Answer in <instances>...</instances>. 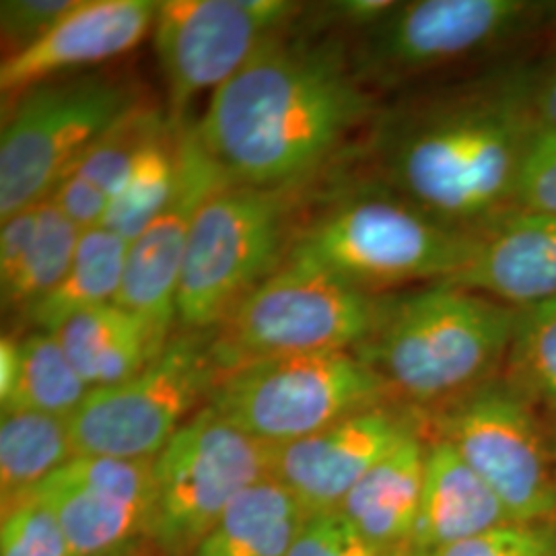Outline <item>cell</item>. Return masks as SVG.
I'll list each match as a JSON object with an SVG mask.
<instances>
[{
  "mask_svg": "<svg viewBox=\"0 0 556 556\" xmlns=\"http://www.w3.org/2000/svg\"><path fill=\"white\" fill-rule=\"evenodd\" d=\"M153 459L75 456L27 495L56 516L71 556L110 555L147 532Z\"/></svg>",
  "mask_w": 556,
  "mask_h": 556,
  "instance_id": "2e32d148",
  "label": "cell"
},
{
  "mask_svg": "<svg viewBox=\"0 0 556 556\" xmlns=\"http://www.w3.org/2000/svg\"><path fill=\"white\" fill-rule=\"evenodd\" d=\"M374 116L344 31L318 23L305 4L211 93L197 132L231 181L299 188L321 179Z\"/></svg>",
  "mask_w": 556,
  "mask_h": 556,
  "instance_id": "6da1fadb",
  "label": "cell"
},
{
  "mask_svg": "<svg viewBox=\"0 0 556 556\" xmlns=\"http://www.w3.org/2000/svg\"><path fill=\"white\" fill-rule=\"evenodd\" d=\"M75 454L66 418L11 413L0 422L2 505L25 497Z\"/></svg>",
  "mask_w": 556,
  "mask_h": 556,
  "instance_id": "cb8c5ba5",
  "label": "cell"
},
{
  "mask_svg": "<svg viewBox=\"0 0 556 556\" xmlns=\"http://www.w3.org/2000/svg\"><path fill=\"white\" fill-rule=\"evenodd\" d=\"M128 553L122 548V551H116V553H110V555H101V556H126Z\"/></svg>",
  "mask_w": 556,
  "mask_h": 556,
  "instance_id": "74e56055",
  "label": "cell"
},
{
  "mask_svg": "<svg viewBox=\"0 0 556 556\" xmlns=\"http://www.w3.org/2000/svg\"><path fill=\"white\" fill-rule=\"evenodd\" d=\"M312 186L229 181L197 215L178 289L176 332H211L289 260Z\"/></svg>",
  "mask_w": 556,
  "mask_h": 556,
  "instance_id": "5b68a950",
  "label": "cell"
},
{
  "mask_svg": "<svg viewBox=\"0 0 556 556\" xmlns=\"http://www.w3.org/2000/svg\"><path fill=\"white\" fill-rule=\"evenodd\" d=\"M507 521H516L497 493L478 477L456 450L429 435L425 480L410 556L480 536Z\"/></svg>",
  "mask_w": 556,
  "mask_h": 556,
  "instance_id": "d6986e66",
  "label": "cell"
},
{
  "mask_svg": "<svg viewBox=\"0 0 556 556\" xmlns=\"http://www.w3.org/2000/svg\"><path fill=\"white\" fill-rule=\"evenodd\" d=\"M532 0H410L367 27L351 43L358 79L396 85L475 59L516 40L555 13Z\"/></svg>",
  "mask_w": 556,
  "mask_h": 556,
  "instance_id": "8fae6325",
  "label": "cell"
},
{
  "mask_svg": "<svg viewBox=\"0 0 556 556\" xmlns=\"http://www.w3.org/2000/svg\"><path fill=\"white\" fill-rule=\"evenodd\" d=\"M386 402H397L388 383L353 351H338L227 371L206 404L245 435L285 445Z\"/></svg>",
  "mask_w": 556,
  "mask_h": 556,
  "instance_id": "ba28073f",
  "label": "cell"
},
{
  "mask_svg": "<svg viewBox=\"0 0 556 556\" xmlns=\"http://www.w3.org/2000/svg\"><path fill=\"white\" fill-rule=\"evenodd\" d=\"M445 282L514 309L556 299V217L514 211L480 229L470 258Z\"/></svg>",
  "mask_w": 556,
  "mask_h": 556,
  "instance_id": "ac0fdd59",
  "label": "cell"
},
{
  "mask_svg": "<svg viewBox=\"0 0 556 556\" xmlns=\"http://www.w3.org/2000/svg\"><path fill=\"white\" fill-rule=\"evenodd\" d=\"M538 122L536 71L501 66L381 112L371 149L386 188L480 231L516 211L517 172Z\"/></svg>",
  "mask_w": 556,
  "mask_h": 556,
  "instance_id": "7a4b0ae2",
  "label": "cell"
},
{
  "mask_svg": "<svg viewBox=\"0 0 556 556\" xmlns=\"http://www.w3.org/2000/svg\"><path fill=\"white\" fill-rule=\"evenodd\" d=\"M155 0H79L38 43L0 64V91L13 100L41 80L119 59L153 34Z\"/></svg>",
  "mask_w": 556,
  "mask_h": 556,
  "instance_id": "e0dca14e",
  "label": "cell"
},
{
  "mask_svg": "<svg viewBox=\"0 0 556 556\" xmlns=\"http://www.w3.org/2000/svg\"><path fill=\"white\" fill-rule=\"evenodd\" d=\"M181 128L174 124L153 140L112 194L101 227L132 243L172 199L179 169Z\"/></svg>",
  "mask_w": 556,
  "mask_h": 556,
  "instance_id": "d4e9b609",
  "label": "cell"
},
{
  "mask_svg": "<svg viewBox=\"0 0 556 556\" xmlns=\"http://www.w3.org/2000/svg\"><path fill=\"white\" fill-rule=\"evenodd\" d=\"M128 245V241L103 227L85 231L66 277L34 307L25 324L54 334L80 312L114 303L124 278Z\"/></svg>",
  "mask_w": 556,
  "mask_h": 556,
  "instance_id": "603a6c76",
  "label": "cell"
},
{
  "mask_svg": "<svg viewBox=\"0 0 556 556\" xmlns=\"http://www.w3.org/2000/svg\"><path fill=\"white\" fill-rule=\"evenodd\" d=\"M427 415L516 521H556V456L532 408L501 378Z\"/></svg>",
  "mask_w": 556,
  "mask_h": 556,
  "instance_id": "7c38bea8",
  "label": "cell"
},
{
  "mask_svg": "<svg viewBox=\"0 0 556 556\" xmlns=\"http://www.w3.org/2000/svg\"><path fill=\"white\" fill-rule=\"evenodd\" d=\"M305 4L287 0H163L153 46L176 128L204 91H217L268 38L289 27Z\"/></svg>",
  "mask_w": 556,
  "mask_h": 556,
  "instance_id": "4fadbf2b",
  "label": "cell"
},
{
  "mask_svg": "<svg viewBox=\"0 0 556 556\" xmlns=\"http://www.w3.org/2000/svg\"><path fill=\"white\" fill-rule=\"evenodd\" d=\"M501 379L538 413L556 417V299L517 309Z\"/></svg>",
  "mask_w": 556,
  "mask_h": 556,
  "instance_id": "83f0119b",
  "label": "cell"
},
{
  "mask_svg": "<svg viewBox=\"0 0 556 556\" xmlns=\"http://www.w3.org/2000/svg\"><path fill=\"white\" fill-rule=\"evenodd\" d=\"M425 429L427 415L402 402L365 408L309 438L273 445L270 478L307 516L332 511L383 457Z\"/></svg>",
  "mask_w": 556,
  "mask_h": 556,
  "instance_id": "9a60e30c",
  "label": "cell"
},
{
  "mask_svg": "<svg viewBox=\"0 0 556 556\" xmlns=\"http://www.w3.org/2000/svg\"><path fill=\"white\" fill-rule=\"evenodd\" d=\"M231 179L200 142L197 124L181 128L179 169L172 199L128 245L116 305L149 328L161 351L178 328V289L188 241L202 204Z\"/></svg>",
  "mask_w": 556,
  "mask_h": 556,
  "instance_id": "5bb4252c",
  "label": "cell"
},
{
  "mask_svg": "<svg viewBox=\"0 0 556 556\" xmlns=\"http://www.w3.org/2000/svg\"><path fill=\"white\" fill-rule=\"evenodd\" d=\"M289 556H410L363 536L338 509L305 517Z\"/></svg>",
  "mask_w": 556,
  "mask_h": 556,
  "instance_id": "d6a6232c",
  "label": "cell"
},
{
  "mask_svg": "<svg viewBox=\"0 0 556 556\" xmlns=\"http://www.w3.org/2000/svg\"><path fill=\"white\" fill-rule=\"evenodd\" d=\"M383 301L289 258L211 330L213 361L223 376L270 358L355 353L376 330Z\"/></svg>",
  "mask_w": 556,
  "mask_h": 556,
  "instance_id": "8992f818",
  "label": "cell"
},
{
  "mask_svg": "<svg viewBox=\"0 0 556 556\" xmlns=\"http://www.w3.org/2000/svg\"><path fill=\"white\" fill-rule=\"evenodd\" d=\"M54 337L91 390L137 376L161 353L142 319L116 303L80 312Z\"/></svg>",
  "mask_w": 556,
  "mask_h": 556,
  "instance_id": "44dd1931",
  "label": "cell"
},
{
  "mask_svg": "<svg viewBox=\"0 0 556 556\" xmlns=\"http://www.w3.org/2000/svg\"><path fill=\"white\" fill-rule=\"evenodd\" d=\"M514 208L556 217V128L538 122L519 165Z\"/></svg>",
  "mask_w": 556,
  "mask_h": 556,
  "instance_id": "4dcf8cb0",
  "label": "cell"
},
{
  "mask_svg": "<svg viewBox=\"0 0 556 556\" xmlns=\"http://www.w3.org/2000/svg\"><path fill=\"white\" fill-rule=\"evenodd\" d=\"M91 392L59 338L34 330L21 340V376L2 415L41 413L68 418Z\"/></svg>",
  "mask_w": 556,
  "mask_h": 556,
  "instance_id": "484cf974",
  "label": "cell"
},
{
  "mask_svg": "<svg viewBox=\"0 0 556 556\" xmlns=\"http://www.w3.org/2000/svg\"><path fill=\"white\" fill-rule=\"evenodd\" d=\"M21 376V342L13 337L0 340V404L11 402Z\"/></svg>",
  "mask_w": 556,
  "mask_h": 556,
  "instance_id": "d590c367",
  "label": "cell"
},
{
  "mask_svg": "<svg viewBox=\"0 0 556 556\" xmlns=\"http://www.w3.org/2000/svg\"><path fill=\"white\" fill-rule=\"evenodd\" d=\"M427 556H556V521H507Z\"/></svg>",
  "mask_w": 556,
  "mask_h": 556,
  "instance_id": "1f68e13d",
  "label": "cell"
},
{
  "mask_svg": "<svg viewBox=\"0 0 556 556\" xmlns=\"http://www.w3.org/2000/svg\"><path fill=\"white\" fill-rule=\"evenodd\" d=\"M538 118L556 128V54L536 71Z\"/></svg>",
  "mask_w": 556,
  "mask_h": 556,
  "instance_id": "8d00e7d4",
  "label": "cell"
},
{
  "mask_svg": "<svg viewBox=\"0 0 556 556\" xmlns=\"http://www.w3.org/2000/svg\"><path fill=\"white\" fill-rule=\"evenodd\" d=\"M477 236L386 186H334L314 206L307 202L289 258L312 262L363 293L390 295L456 277Z\"/></svg>",
  "mask_w": 556,
  "mask_h": 556,
  "instance_id": "277c9868",
  "label": "cell"
},
{
  "mask_svg": "<svg viewBox=\"0 0 556 556\" xmlns=\"http://www.w3.org/2000/svg\"><path fill=\"white\" fill-rule=\"evenodd\" d=\"M219 378L211 332H176L142 371L93 388L66 418L77 456L153 459L208 402Z\"/></svg>",
  "mask_w": 556,
  "mask_h": 556,
  "instance_id": "9c48e42d",
  "label": "cell"
},
{
  "mask_svg": "<svg viewBox=\"0 0 556 556\" xmlns=\"http://www.w3.org/2000/svg\"><path fill=\"white\" fill-rule=\"evenodd\" d=\"M273 445L245 435L204 404L153 459L155 495L144 536L188 556L236 498L270 478Z\"/></svg>",
  "mask_w": 556,
  "mask_h": 556,
  "instance_id": "30bf717a",
  "label": "cell"
},
{
  "mask_svg": "<svg viewBox=\"0 0 556 556\" xmlns=\"http://www.w3.org/2000/svg\"><path fill=\"white\" fill-rule=\"evenodd\" d=\"M429 429L402 441L358 480L338 511L379 546L410 555L417 526Z\"/></svg>",
  "mask_w": 556,
  "mask_h": 556,
  "instance_id": "ffe728a7",
  "label": "cell"
},
{
  "mask_svg": "<svg viewBox=\"0 0 556 556\" xmlns=\"http://www.w3.org/2000/svg\"><path fill=\"white\" fill-rule=\"evenodd\" d=\"M40 204V202H38ZM38 204L2 219L0 229V293L20 278L38 227Z\"/></svg>",
  "mask_w": 556,
  "mask_h": 556,
  "instance_id": "e575fe53",
  "label": "cell"
},
{
  "mask_svg": "<svg viewBox=\"0 0 556 556\" xmlns=\"http://www.w3.org/2000/svg\"><path fill=\"white\" fill-rule=\"evenodd\" d=\"M83 231L59 208L54 200L38 204V227L20 278L2 291V312L27 319L34 307L48 298L66 277L79 250Z\"/></svg>",
  "mask_w": 556,
  "mask_h": 556,
  "instance_id": "4316f807",
  "label": "cell"
},
{
  "mask_svg": "<svg viewBox=\"0 0 556 556\" xmlns=\"http://www.w3.org/2000/svg\"><path fill=\"white\" fill-rule=\"evenodd\" d=\"M172 126L160 105L140 100L116 119L68 174L112 199L140 153Z\"/></svg>",
  "mask_w": 556,
  "mask_h": 556,
  "instance_id": "f1b7e54d",
  "label": "cell"
},
{
  "mask_svg": "<svg viewBox=\"0 0 556 556\" xmlns=\"http://www.w3.org/2000/svg\"><path fill=\"white\" fill-rule=\"evenodd\" d=\"M517 309L447 282L386 295L355 355L397 402L433 413L501 378Z\"/></svg>",
  "mask_w": 556,
  "mask_h": 556,
  "instance_id": "3957f363",
  "label": "cell"
},
{
  "mask_svg": "<svg viewBox=\"0 0 556 556\" xmlns=\"http://www.w3.org/2000/svg\"><path fill=\"white\" fill-rule=\"evenodd\" d=\"M79 0H2L0 41L2 60L13 59L48 36Z\"/></svg>",
  "mask_w": 556,
  "mask_h": 556,
  "instance_id": "836d02e7",
  "label": "cell"
},
{
  "mask_svg": "<svg viewBox=\"0 0 556 556\" xmlns=\"http://www.w3.org/2000/svg\"><path fill=\"white\" fill-rule=\"evenodd\" d=\"M307 514L278 480L243 491L190 556H289Z\"/></svg>",
  "mask_w": 556,
  "mask_h": 556,
  "instance_id": "7402d4cb",
  "label": "cell"
},
{
  "mask_svg": "<svg viewBox=\"0 0 556 556\" xmlns=\"http://www.w3.org/2000/svg\"><path fill=\"white\" fill-rule=\"evenodd\" d=\"M140 100L130 80L112 73L41 80L9 100L0 135V219L48 199Z\"/></svg>",
  "mask_w": 556,
  "mask_h": 556,
  "instance_id": "52a82bcc",
  "label": "cell"
},
{
  "mask_svg": "<svg viewBox=\"0 0 556 556\" xmlns=\"http://www.w3.org/2000/svg\"><path fill=\"white\" fill-rule=\"evenodd\" d=\"M0 556H71L56 516L38 498L2 505Z\"/></svg>",
  "mask_w": 556,
  "mask_h": 556,
  "instance_id": "f546056e",
  "label": "cell"
}]
</instances>
